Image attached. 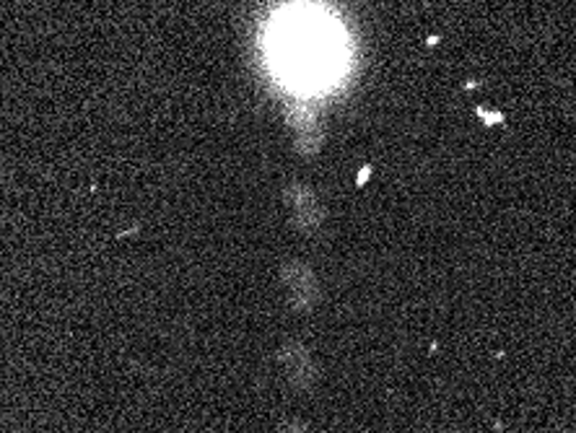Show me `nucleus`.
Returning <instances> with one entry per match:
<instances>
[{"instance_id":"nucleus-1","label":"nucleus","mask_w":576,"mask_h":433,"mask_svg":"<svg viewBox=\"0 0 576 433\" xmlns=\"http://www.w3.org/2000/svg\"><path fill=\"white\" fill-rule=\"evenodd\" d=\"M276 57L297 81H325L337 63V42L325 19L293 13L276 32Z\"/></svg>"}]
</instances>
